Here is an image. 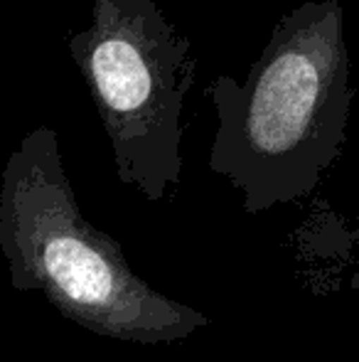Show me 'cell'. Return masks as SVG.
Here are the masks:
<instances>
[{
    "label": "cell",
    "mask_w": 359,
    "mask_h": 362,
    "mask_svg": "<svg viewBox=\"0 0 359 362\" xmlns=\"http://www.w3.org/2000/svg\"><path fill=\"white\" fill-rule=\"evenodd\" d=\"M352 94L342 3L298 5L276 23L244 84L229 74L212 81L219 124L209 168L249 215L303 200L345 148Z\"/></svg>",
    "instance_id": "obj_1"
},
{
    "label": "cell",
    "mask_w": 359,
    "mask_h": 362,
    "mask_svg": "<svg viewBox=\"0 0 359 362\" xmlns=\"http://www.w3.org/2000/svg\"><path fill=\"white\" fill-rule=\"evenodd\" d=\"M0 252L15 291H39L101 338L168 345L212 323L140 279L121 244L82 215L49 126L30 131L3 168Z\"/></svg>",
    "instance_id": "obj_2"
},
{
    "label": "cell",
    "mask_w": 359,
    "mask_h": 362,
    "mask_svg": "<svg viewBox=\"0 0 359 362\" xmlns=\"http://www.w3.org/2000/svg\"><path fill=\"white\" fill-rule=\"evenodd\" d=\"M114 151L116 175L148 202L182 182V114L197 76L190 40L155 0H94L69 40Z\"/></svg>",
    "instance_id": "obj_3"
}]
</instances>
